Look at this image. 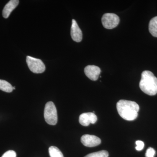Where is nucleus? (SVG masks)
Returning <instances> with one entry per match:
<instances>
[{
    "label": "nucleus",
    "mask_w": 157,
    "mask_h": 157,
    "mask_svg": "<svg viewBox=\"0 0 157 157\" xmlns=\"http://www.w3.org/2000/svg\"><path fill=\"white\" fill-rule=\"evenodd\" d=\"M26 63L29 69L33 73H41L45 71V65L40 59L27 56Z\"/></svg>",
    "instance_id": "20e7f679"
},
{
    "label": "nucleus",
    "mask_w": 157,
    "mask_h": 157,
    "mask_svg": "<svg viewBox=\"0 0 157 157\" xmlns=\"http://www.w3.org/2000/svg\"><path fill=\"white\" fill-rule=\"evenodd\" d=\"M82 143L88 147H94L101 144V140L95 135H85L82 136Z\"/></svg>",
    "instance_id": "423d86ee"
},
{
    "label": "nucleus",
    "mask_w": 157,
    "mask_h": 157,
    "mask_svg": "<svg viewBox=\"0 0 157 157\" xmlns=\"http://www.w3.org/2000/svg\"><path fill=\"white\" fill-rule=\"evenodd\" d=\"M120 22V18L113 13H106L102 17V23L105 29H111L116 27Z\"/></svg>",
    "instance_id": "39448f33"
},
{
    "label": "nucleus",
    "mask_w": 157,
    "mask_h": 157,
    "mask_svg": "<svg viewBox=\"0 0 157 157\" xmlns=\"http://www.w3.org/2000/svg\"><path fill=\"white\" fill-rule=\"evenodd\" d=\"M44 118L48 124L55 125L57 123L58 115L56 107L52 102H47L44 109Z\"/></svg>",
    "instance_id": "7ed1b4c3"
},
{
    "label": "nucleus",
    "mask_w": 157,
    "mask_h": 157,
    "mask_svg": "<svg viewBox=\"0 0 157 157\" xmlns=\"http://www.w3.org/2000/svg\"><path fill=\"white\" fill-rule=\"evenodd\" d=\"M136 144L137 146L135 148L138 151L142 150L144 147V143L141 140H137L136 141Z\"/></svg>",
    "instance_id": "dca6fc26"
},
{
    "label": "nucleus",
    "mask_w": 157,
    "mask_h": 157,
    "mask_svg": "<svg viewBox=\"0 0 157 157\" xmlns=\"http://www.w3.org/2000/svg\"><path fill=\"white\" fill-rule=\"evenodd\" d=\"M155 154V151L152 147H150L147 150L145 157H154Z\"/></svg>",
    "instance_id": "2eb2a0df"
},
{
    "label": "nucleus",
    "mask_w": 157,
    "mask_h": 157,
    "mask_svg": "<svg viewBox=\"0 0 157 157\" xmlns=\"http://www.w3.org/2000/svg\"><path fill=\"white\" fill-rule=\"evenodd\" d=\"M71 36L73 41L77 42H81L82 40V32L77 24L76 20H72L71 28Z\"/></svg>",
    "instance_id": "1a4fd4ad"
},
{
    "label": "nucleus",
    "mask_w": 157,
    "mask_h": 157,
    "mask_svg": "<svg viewBox=\"0 0 157 157\" xmlns=\"http://www.w3.org/2000/svg\"><path fill=\"white\" fill-rule=\"evenodd\" d=\"M97 120V116L94 113H85L79 116V122L82 125L86 127L90 124L95 123Z\"/></svg>",
    "instance_id": "6e6552de"
},
{
    "label": "nucleus",
    "mask_w": 157,
    "mask_h": 157,
    "mask_svg": "<svg viewBox=\"0 0 157 157\" xmlns=\"http://www.w3.org/2000/svg\"><path fill=\"white\" fill-rule=\"evenodd\" d=\"M149 31L152 36L157 37V16L152 18L150 21Z\"/></svg>",
    "instance_id": "9b49d317"
},
{
    "label": "nucleus",
    "mask_w": 157,
    "mask_h": 157,
    "mask_svg": "<svg viewBox=\"0 0 157 157\" xmlns=\"http://www.w3.org/2000/svg\"><path fill=\"white\" fill-rule=\"evenodd\" d=\"M19 2L18 0H11L9 1L3 9V17L5 18H8L11 12L18 6Z\"/></svg>",
    "instance_id": "9d476101"
},
{
    "label": "nucleus",
    "mask_w": 157,
    "mask_h": 157,
    "mask_svg": "<svg viewBox=\"0 0 157 157\" xmlns=\"http://www.w3.org/2000/svg\"><path fill=\"white\" fill-rule=\"evenodd\" d=\"M139 87L144 93L150 96L157 94V78L149 71H143L139 83Z\"/></svg>",
    "instance_id": "f03ea898"
},
{
    "label": "nucleus",
    "mask_w": 157,
    "mask_h": 157,
    "mask_svg": "<svg viewBox=\"0 0 157 157\" xmlns=\"http://www.w3.org/2000/svg\"><path fill=\"white\" fill-rule=\"evenodd\" d=\"M2 157H16V153L14 151H9L5 153Z\"/></svg>",
    "instance_id": "f3484780"
},
{
    "label": "nucleus",
    "mask_w": 157,
    "mask_h": 157,
    "mask_svg": "<svg viewBox=\"0 0 157 157\" xmlns=\"http://www.w3.org/2000/svg\"><path fill=\"white\" fill-rule=\"evenodd\" d=\"M84 73L88 78L93 81H96L99 78L101 73V70L97 66L89 65L85 68Z\"/></svg>",
    "instance_id": "0eeeda50"
},
{
    "label": "nucleus",
    "mask_w": 157,
    "mask_h": 157,
    "mask_svg": "<svg viewBox=\"0 0 157 157\" xmlns=\"http://www.w3.org/2000/svg\"><path fill=\"white\" fill-rule=\"evenodd\" d=\"M0 90L7 93H11L13 91V86L6 80L0 79Z\"/></svg>",
    "instance_id": "f8f14e48"
},
{
    "label": "nucleus",
    "mask_w": 157,
    "mask_h": 157,
    "mask_svg": "<svg viewBox=\"0 0 157 157\" xmlns=\"http://www.w3.org/2000/svg\"><path fill=\"white\" fill-rule=\"evenodd\" d=\"M15 87H13V90H15Z\"/></svg>",
    "instance_id": "a211bd4d"
},
{
    "label": "nucleus",
    "mask_w": 157,
    "mask_h": 157,
    "mask_svg": "<svg viewBox=\"0 0 157 157\" xmlns=\"http://www.w3.org/2000/svg\"><path fill=\"white\" fill-rule=\"evenodd\" d=\"M117 109L119 114L122 118L132 121L137 118L139 106L134 101L121 100L117 104Z\"/></svg>",
    "instance_id": "f257e3e1"
},
{
    "label": "nucleus",
    "mask_w": 157,
    "mask_h": 157,
    "mask_svg": "<svg viewBox=\"0 0 157 157\" xmlns=\"http://www.w3.org/2000/svg\"><path fill=\"white\" fill-rule=\"evenodd\" d=\"M48 151L50 157H64L62 152L56 147H50Z\"/></svg>",
    "instance_id": "ddd939ff"
},
{
    "label": "nucleus",
    "mask_w": 157,
    "mask_h": 157,
    "mask_svg": "<svg viewBox=\"0 0 157 157\" xmlns=\"http://www.w3.org/2000/svg\"><path fill=\"white\" fill-rule=\"evenodd\" d=\"M109 154L108 152L105 150L92 153L84 157H108Z\"/></svg>",
    "instance_id": "4468645a"
}]
</instances>
